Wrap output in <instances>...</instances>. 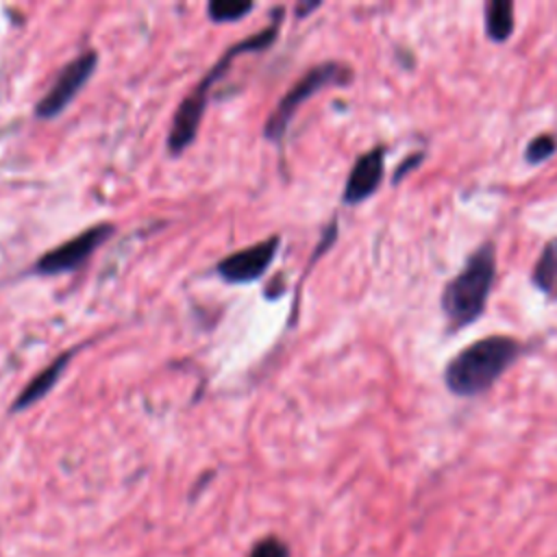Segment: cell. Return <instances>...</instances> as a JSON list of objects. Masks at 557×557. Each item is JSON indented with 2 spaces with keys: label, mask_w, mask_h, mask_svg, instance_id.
<instances>
[{
  "label": "cell",
  "mask_w": 557,
  "mask_h": 557,
  "mask_svg": "<svg viewBox=\"0 0 557 557\" xmlns=\"http://www.w3.org/2000/svg\"><path fill=\"white\" fill-rule=\"evenodd\" d=\"M276 30H278V17L272 22V26H265L263 30L246 37L244 41L231 46L226 50V54L202 76V81L181 100L174 117H172V124H170V131H168V150L172 154H178L183 152L185 148L191 146V141L196 139V133H198V126H200V120L205 115V109H207V100H209V91H211V85L224 76V72L228 70L231 61L244 52H252V50H263L268 48L274 37H276Z\"/></svg>",
  "instance_id": "cell-1"
},
{
  "label": "cell",
  "mask_w": 557,
  "mask_h": 557,
  "mask_svg": "<svg viewBox=\"0 0 557 557\" xmlns=\"http://www.w3.org/2000/svg\"><path fill=\"white\" fill-rule=\"evenodd\" d=\"M520 355V344L507 335H490L450 359L446 366V385L457 396H474L487 389Z\"/></svg>",
  "instance_id": "cell-2"
},
{
  "label": "cell",
  "mask_w": 557,
  "mask_h": 557,
  "mask_svg": "<svg viewBox=\"0 0 557 557\" xmlns=\"http://www.w3.org/2000/svg\"><path fill=\"white\" fill-rule=\"evenodd\" d=\"M496 274V252L492 244H483L472 252L466 268L448 281L442 294V309L455 329L474 322L483 309Z\"/></svg>",
  "instance_id": "cell-3"
},
{
  "label": "cell",
  "mask_w": 557,
  "mask_h": 557,
  "mask_svg": "<svg viewBox=\"0 0 557 557\" xmlns=\"http://www.w3.org/2000/svg\"><path fill=\"white\" fill-rule=\"evenodd\" d=\"M352 78L350 67L335 63V61H326L320 65H313L305 76H300L292 89L278 100V104L274 107V111L268 115L265 126H263V137L268 141H281L287 126L292 124V117L296 115V111L300 109V104L305 100H309L313 94H318L320 89L329 87V85H346Z\"/></svg>",
  "instance_id": "cell-4"
},
{
  "label": "cell",
  "mask_w": 557,
  "mask_h": 557,
  "mask_svg": "<svg viewBox=\"0 0 557 557\" xmlns=\"http://www.w3.org/2000/svg\"><path fill=\"white\" fill-rule=\"evenodd\" d=\"M113 231H115V226L107 224V222L85 228L83 233L74 235L72 239H67V242L54 246L52 250L44 252L35 261L33 272L41 274V276H57V274H65V272L76 270L113 235Z\"/></svg>",
  "instance_id": "cell-5"
},
{
  "label": "cell",
  "mask_w": 557,
  "mask_h": 557,
  "mask_svg": "<svg viewBox=\"0 0 557 557\" xmlns=\"http://www.w3.org/2000/svg\"><path fill=\"white\" fill-rule=\"evenodd\" d=\"M96 65H98L96 50H87L76 59H72L70 63H65L59 76L54 78V83L50 85V89L37 100L35 115L39 120H52L59 113H63L67 104L74 100V96L83 89V85L91 78V74L96 72Z\"/></svg>",
  "instance_id": "cell-6"
},
{
  "label": "cell",
  "mask_w": 557,
  "mask_h": 557,
  "mask_svg": "<svg viewBox=\"0 0 557 557\" xmlns=\"http://www.w3.org/2000/svg\"><path fill=\"white\" fill-rule=\"evenodd\" d=\"M278 244H281L278 235H272L255 246L242 248V250L224 257L215 265V272L222 276V281L235 283V285L259 281L268 272L270 263L274 261V257L278 252Z\"/></svg>",
  "instance_id": "cell-7"
},
{
  "label": "cell",
  "mask_w": 557,
  "mask_h": 557,
  "mask_svg": "<svg viewBox=\"0 0 557 557\" xmlns=\"http://www.w3.org/2000/svg\"><path fill=\"white\" fill-rule=\"evenodd\" d=\"M383 178V148H372L366 154H361L344 185V202L357 205L374 194Z\"/></svg>",
  "instance_id": "cell-8"
},
{
  "label": "cell",
  "mask_w": 557,
  "mask_h": 557,
  "mask_svg": "<svg viewBox=\"0 0 557 557\" xmlns=\"http://www.w3.org/2000/svg\"><path fill=\"white\" fill-rule=\"evenodd\" d=\"M76 355V348H70L65 350L63 355H59L50 366H46L41 372H37L28 383L26 387L15 396L13 405H11V411L17 413V411H24L28 407H33L37 400H41L46 394L52 392V387L59 383L61 374L65 372L70 359Z\"/></svg>",
  "instance_id": "cell-9"
},
{
  "label": "cell",
  "mask_w": 557,
  "mask_h": 557,
  "mask_svg": "<svg viewBox=\"0 0 557 557\" xmlns=\"http://www.w3.org/2000/svg\"><path fill=\"white\" fill-rule=\"evenodd\" d=\"M485 15V30L490 39L505 41L513 30V4L509 0H492Z\"/></svg>",
  "instance_id": "cell-10"
},
{
  "label": "cell",
  "mask_w": 557,
  "mask_h": 557,
  "mask_svg": "<svg viewBox=\"0 0 557 557\" xmlns=\"http://www.w3.org/2000/svg\"><path fill=\"white\" fill-rule=\"evenodd\" d=\"M533 283L548 296H557V237L550 239L535 268H533Z\"/></svg>",
  "instance_id": "cell-11"
},
{
  "label": "cell",
  "mask_w": 557,
  "mask_h": 557,
  "mask_svg": "<svg viewBox=\"0 0 557 557\" xmlns=\"http://www.w3.org/2000/svg\"><path fill=\"white\" fill-rule=\"evenodd\" d=\"M252 7L255 4L248 0H211L207 4V15L211 22L226 24V22L242 20L246 13L252 11Z\"/></svg>",
  "instance_id": "cell-12"
},
{
  "label": "cell",
  "mask_w": 557,
  "mask_h": 557,
  "mask_svg": "<svg viewBox=\"0 0 557 557\" xmlns=\"http://www.w3.org/2000/svg\"><path fill=\"white\" fill-rule=\"evenodd\" d=\"M557 148L553 135H537L533 137V141L527 146V159L531 163H537V161H544L546 157L553 154V150Z\"/></svg>",
  "instance_id": "cell-13"
},
{
  "label": "cell",
  "mask_w": 557,
  "mask_h": 557,
  "mask_svg": "<svg viewBox=\"0 0 557 557\" xmlns=\"http://www.w3.org/2000/svg\"><path fill=\"white\" fill-rule=\"evenodd\" d=\"M250 557H289V550H287L285 542L270 535V537H263L261 542L255 544Z\"/></svg>",
  "instance_id": "cell-14"
},
{
  "label": "cell",
  "mask_w": 557,
  "mask_h": 557,
  "mask_svg": "<svg viewBox=\"0 0 557 557\" xmlns=\"http://www.w3.org/2000/svg\"><path fill=\"white\" fill-rule=\"evenodd\" d=\"M420 161V154H411L403 165H398V170H396V176H394V181H398V178H403L405 174H407V170L411 168V165H416Z\"/></svg>",
  "instance_id": "cell-15"
}]
</instances>
